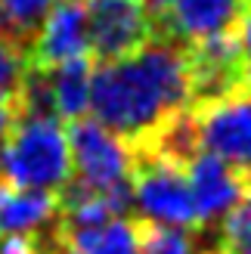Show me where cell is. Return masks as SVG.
<instances>
[{"instance_id":"obj_14","label":"cell","mask_w":251,"mask_h":254,"mask_svg":"<svg viewBox=\"0 0 251 254\" xmlns=\"http://www.w3.org/2000/svg\"><path fill=\"white\" fill-rule=\"evenodd\" d=\"M53 3L56 0H0V34L28 50Z\"/></svg>"},{"instance_id":"obj_17","label":"cell","mask_w":251,"mask_h":254,"mask_svg":"<svg viewBox=\"0 0 251 254\" xmlns=\"http://www.w3.org/2000/svg\"><path fill=\"white\" fill-rule=\"evenodd\" d=\"M217 248L223 254H251V201L223 214Z\"/></svg>"},{"instance_id":"obj_11","label":"cell","mask_w":251,"mask_h":254,"mask_svg":"<svg viewBox=\"0 0 251 254\" xmlns=\"http://www.w3.org/2000/svg\"><path fill=\"white\" fill-rule=\"evenodd\" d=\"M59 217V189H22L0 180V230L34 236Z\"/></svg>"},{"instance_id":"obj_4","label":"cell","mask_w":251,"mask_h":254,"mask_svg":"<svg viewBox=\"0 0 251 254\" xmlns=\"http://www.w3.org/2000/svg\"><path fill=\"white\" fill-rule=\"evenodd\" d=\"M186 62H189V90H192L189 106L214 103V99L251 90V68L245 62L236 28L189 44Z\"/></svg>"},{"instance_id":"obj_15","label":"cell","mask_w":251,"mask_h":254,"mask_svg":"<svg viewBox=\"0 0 251 254\" xmlns=\"http://www.w3.org/2000/svg\"><path fill=\"white\" fill-rule=\"evenodd\" d=\"M136 233H140V254H208L195 245V230L136 217Z\"/></svg>"},{"instance_id":"obj_16","label":"cell","mask_w":251,"mask_h":254,"mask_svg":"<svg viewBox=\"0 0 251 254\" xmlns=\"http://www.w3.org/2000/svg\"><path fill=\"white\" fill-rule=\"evenodd\" d=\"M28 68H31L28 50H25L22 44H16L12 37L0 34V99H3V103L19 106V96H22L25 78H28Z\"/></svg>"},{"instance_id":"obj_19","label":"cell","mask_w":251,"mask_h":254,"mask_svg":"<svg viewBox=\"0 0 251 254\" xmlns=\"http://www.w3.org/2000/svg\"><path fill=\"white\" fill-rule=\"evenodd\" d=\"M236 34H239V44H242V53H245V62L251 68V3L245 6L239 25H236Z\"/></svg>"},{"instance_id":"obj_10","label":"cell","mask_w":251,"mask_h":254,"mask_svg":"<svg viewBox=\"0 0 251 254\" xmlns=\"http://www.w3.org/2000/svg\"><path fill=\"white\" fill-rule=\"evenodd\" d=\"M186 177H189L192 201L202 226L233 211L242 198V174L230 168L227 161H220L217 155H211V152H198L186 164Z\"/></svg>"},{"instance_id":"obj_7","label":"cell","mask_w":251,"mask_h":254,"mask_svg":"<svg viewBox=\"0 0 251 254\" xmlns=\"http://www.w3.org/2000/svg\"><path fill=\"white\" fill-rule=\"evenodd\" d=\"M198 130V146L239 174L251 171V90L189 106Z\"/></svg>"},{"instance_id":"obj_1","label":"cell","mask_w":251,"mask_h":254,"mask_svg":"<svg viewBox=\"0 0 251 254\" xmlns=\"http://www.w3.org/2000/svg\"><path fill=\"white\" fill-rule=\"evenodd\" d=\"M189 62L186 47L152 37L140 50L93 68L90 109L99 124L136 146L161 121L189 109Z\"/></svg>"},{"instance_id":"obj_22","label":"cell","mask_w":251,"mask_h":254,"mask_svg":"<svg viewBox=\"0 0 251 254\" xmlns=\"http://www.w3.org/2000/svg\"><path fill=\"white\" fill-rule=\"evenodd\" d=\"M143 3H146L149 9H152V12H161V9L168 6V0H143Z\"/></svg>"},{"instance_id":"obj_18","label":"cell","mask_w":251,"mask_h":254,"mask_svg":"<svg viewBox=\"0 0 251 254\" xmlns=\"http://www.w3.org/2000/svg\"><path fill=\"white\" fill-rule=\"evenodd\" d=\"M0 254H44V248L31 236H9L0 245Z\"/></svg>"},{"instance_id":"obj_3","label":"cell","mask_w":251,"mask_h":254,"mask_svg":"<svg viewBox=\"0 0 251 254\" xmlns=\"http://www.w3.org/2000/svg\"><path fill=\"white\" fill-rule=\"evenodd\" d=\"M130 192L149 220L183 226V230H195V233L202 230L186 168H177V164L161 158H133Z\"/></svg>"},{"instance_id":"obj_20","label":"cell","mask_w":251,"mask_h":254,"mask_svg":"<svg viewBox=\"0 0 251 254\" xmlns=\"http://www.w3.org/2000/svg\"><path fill=\"white\" fill-rule=\"evenodd\" d=\"M16 118H19L16 106H12V103H3V99H0V139L9 133V127L16 124Z\"/></svg>"},{"instance_id":"obj_23","label":"cell","mask_w":251,"mask_h":254,"mask_svg":"<svg viewBox=\"0 0 251 254\" xmlns=\"http://www.w3.org/2000/svg\"><path fill=\"white\" fill-rule=\"evenodd\" d=\"M59 254H81V251H78V248H71V245H62Z\"/></svg>"},{"instance_id":"obj_12","label":"cell","mask_w":251,"mask_h":254,"mask_svg":"<svg viewBox=\"0 0 251 254\" xmlns=\"http://www.w3.org/2000/svg\"><path fill=\"white\" fill-rule=\"evenodd\" d=\"M44 78L53 96V109L59 118L74 121L90 109V81H93V56H68L44 68Z\"/></svg>"},{"instance_id":"obj_6","label":"cell","mask_w":251,"mask_h":254,"mask_svg":"<svg viewBox=\"0 0 251 254\" xmlns=\"http://www.w3.org/2000/svg\"><path fill=\"white\" fill-rule=\"evenodd\" d=\"M68 146H71V168L81 183L93 189H112L130 183L133 155L127 143L96 118H84V115L74 118L68 127Z\"/></svg>"},{"instance_id":"obj_13","label":"cell","mask_w":251,"mask_h":254,"mask_svg":"<svg viewBox=\"0 0 251 254\" xmlns=\"http://www.w3.org/2000/svg\"><path fill=\"white\" fill-rule=\"evenodd\" d=\"M65 242L81 254H140V233H136V220L130 217H112L109 223L78 233Z\"/></svg>"},{"instance_id":"obj_9","label":"cell","mask_w":251,"mask_h":254,"mask_svg":"<svg viewBox=\"0 0 251 254\" xmlns=\"http://www.w3.org/2000/svg\"><path fill=\"white\" fill-rule=\"evenodd\" d=\"M90 53V31H87L84 0H56L47 12L37 37L28 47L31 65L47 68L59 59Z\"/></svg>"},{"instance_id":"obj_5","label":"cell","mask_w":251,"mask_h":254,"mask_svg":"<svg viewBox=\"0 0 251 254\" xmlns=\"http://www.w3.org/2000/svg\"><path fill=\"white\" fill-rule=\"evenodd\" d=\"M90 56L121 59L155 37V12L143 0H84Z\"/></svg>"},{"instance_id":"obj_21","label":"cell","mask_w":251,"mask_h":254,"mask_svg":"<svg viewBox=\"0 0 251 254\" xmlns=\"http://www.w3.org/2000/svg\"><path fill=\"white\" fill-rule=\"evenodd\" d=\"M242 198H248V201H251V171H245V174H242Z\"/></svg>"},{"instance_id":"obj_8","label":"cell","mask_w":251,"mask_h":254,"mask_svg":"<svg viewBox=\"0 0 251 254\" xmlns=\"http://www.w3.org/2000/svg\"><path fill=\"white\" fill-rule=\"evenodd\" d=\"M245 6L248 0H168V6L155 12V37L189 47L236 28Z\"/></svg>"},{"instance_id":"obj_2","label":"cell","mask_w":251,"mask_h":254,"mask_svg":"<svg viewBox=\"0 0 251 254\" xmlns=\"http://www.w3.org/2000/svg\"><path fill=\"white\" fill-rule=\"evenodd\" d=\"M0 180L22 189H59L71 180L68 130L56 115L16 118L0 139Z\"/></svg>"}]
</instances>
